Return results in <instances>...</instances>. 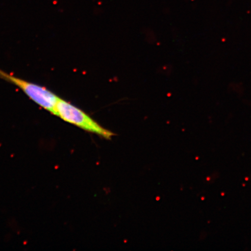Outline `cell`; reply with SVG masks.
<instances>
[{
    "mask_svg": "<svg viewBox=\"0 0 251 251\" xmlns=\"http://www.w3.org/2000/svg\"><path fill=\"white\" fill-rule=\"evenodd\" d=\"M63 121L89 132L96 134L105 139H111L114 134L97 123L86 113L76 107L72 103L59 97L56 103L55 114Z\"/></svg>",
    "mask_w": 251,
    "mask_h": 251,
    "instance_id": "6da1fadb",
    "label": "cell"
},
{
    "mask_svg": "<svg viewBox=\"0 0 251 251\" xmlns=\"http://www.w3.org/2000/svg\"><path fill=\"white\" fill-rule=\"evenodd\" d=\"M0 78L14 84L40 107L53 115L55 114L56 105L59 97L47 88L22 79L1 70Z\"/></svg>",
    "mask_w": 251,
    "mask_h": 251,
    "instance_id": "7a4b0ae2",
    "label": "cell"
}]
</instances>
